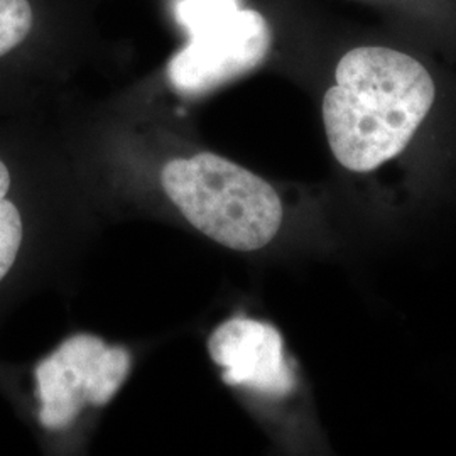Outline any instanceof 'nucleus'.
<instances>
[{"label":"nucleus","mask_w":456,"mask_h":456,"mask_svg":"<svg viewBox=\"0 0 456 456\" xmlns=\"http://www.w3.org/2000/svg\"><path fill=\"white\" fill-rule=\"evenodd\" d=\"M131 372V354L100 337L78 333L66 338L36 367L39 423L61 431L77 421L83 408L105 406Z\"/></svg>","instance_id":"obj_3"},{"label":"nucleus","mask_w":456,"mask_h":456,"mask_svg":"<svg viewBox=\"0 0 456 456\" xmlns=\"http://www.w3.org/2000/svg\"><path fill=\"white\" fill-rule=\"evenodd\" d=\"M11 188L7 166L0 161V281L9 274L22 242V220L12 201L5 196Z\"/></svg>","instance_id":"obj_6"},{"label":"nucleus","mask_w":456,"mask_h":456,"mask_svg":"<svg viewBox=\"0 0 456 456\" xmlns=\"http://www.w3.org/2000/svg\"><path fill=\"white\" fill-rule=\"evenodd\" d=\"M436 86L408 53L359 46L343 54L323 97L326 139L335 159L370 173L397 158L429 114Z\"/></svg>","instance_id":"obj_1"},{"label":"nucleus","mask_w":456,"mask_h":456,"mask_svg":"<svg viewBox=\"0 0 456 456\" xmlns=\"http://www.w3.org/2000/svg\"><path fill=\"white\" fill-rule=\"evenodd\" d=\"M271 46L265 19L250 9L225 12L169 63V82L184 95H201L261 65Z\"/></svg>","instance_id":"obj_4"},{"label":"nucleus","mask_w":456,"mask_h":456,"mask_svg":"<svg viewBox=\"0 0 456 456\" xmlns=\"http://www.w3.org/2000/svg\"><path fill=\"white\" fill-rule=\"evenodd\" d=\"M33 20L29 0H0V58L29 36Z\"/></svg>","instance_id":"obj_7"},{"label":"nucleus","mask_w":456,"mask_h":456,"mask_svg":"<svg viewBox=\"0 0 456 456\" xmlns=\"http://www.w3.org/2000/svg\"><path fill=\"white\" fill-rule=\"evenodd\" d=\"M208 352L224 369V382L267 395H286L296 386L276 328L250 318H232L208 338Z\"/></svg>","instance_id":"obj_5"},{"label":"nucleus","mask_w":456,"mask_h":456,"mask_svg":"<svg viewBox=\"0 0 456 456\" xmlns=\"http://www.w3.org/2000/svg\"><path fill=\"white\" fill-rule=\"evenodd\" d=\"M164 193L183 216L216 244L259 250L282 224L276 190L239 164L213 152L173 159L161 173Z\"/></svg>","instance_id":"obj_2"}]
</instances>
